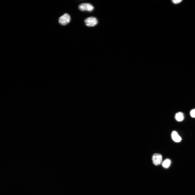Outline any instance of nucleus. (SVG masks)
Wrapping results in <instances>:
<instances>
[{"mask_svg":"<svg viewBox=\"0 0 195 195\" xmlns=\"http://www.w3.org/2000/svg\"><path fill=\"white\" fill-rule=\"evenodd\" d=\"M152 160L154 165L156 166L159 165L162 162V155L159 153H155L153 155Z\"/></svg>","mask_w":195,"mask_h":195,"instance_id":"1","label":"nucleus"},{"mask_svg":"<svg viewBox=\"0 0 195 195\" xmlns=\"http://www.w3.org/2000/svg\"><path fill=\"white\" fill-rule=\"evenodd\" d=\"M70 20V17L69 14H65L59 18V22L60 24L65 25L69 23Z\"/></svg>","mask_w":195,"mask_h":195,"instance_id":"2","label":"nucleus"},{"mask_svg":"<svg viewBox=\"0 0 195 195\" xmlns=\"http://www.w3.org/2000/svg\"><path fill=\"white\" fill-rule=\"evenodd\" d=\"M85 22L87 26L93 27L97 24L98 21L96 18L92 17L86 18L85 20Z\"/></svg>","mask_w":195,"mask_h":195,"instance_id":"3","label":"nucleus"},{"mask_svg":"<svg viewBox=\"0 0 195 195\" xmlns=\"http://www.w3.org/2000/svg\"><path fill=\"white\" fill-rule=\"evenodd\" d=\"M79 9L82 11H87L91 12L94 9V7L92 4L88 3H84L80 4Z\"/></svg>","mask_w":195,"mask_h":195,"instance_id":"4","label":"nucleus"},{"mask_svg":"<svg viewBox=\"0 0 195 195\" xmlns=\"http://www.w3.org/2000/svg\"><path fill=\"white\" fill-rule=\"evenodd\" d=\"M172 137L173 140L176 142H180L181 140V137L175 131L173 132L172 134Z\"/></svg>","mask_w":195,"mask_h":195,"instance_id":"5","label":"nucleus"},{"mask_svg":"<svg viewBox=\"0 0 195 195\" xmlns=\"http://www.w3.org/2000/svg\"><path fill=\"white\" fill-rule=\"evenodd\" d=\"M175 117L176 120L178 122H181V121H183L184 119V114L182 112H179L176 113Z\"/></svg>","mask_w":195,"mask_h":195,"instance_id":"6","label":"nucleus"},{"mask_svg":"<svg viewBox=\"0 0 195 195\" xmlns=\"http://www.w3.org/2000/svg\"><path fill=\"white\" fill-rule=\"evenodd\" d=\"M171 163L170 160L169 159L165 160L163 163L162 165L163 167L167 168L169 167Z\"/></svg>","mask_w":195,"mask_h":195,"instance_id":"7","label":"nucleus"},{"mask_svg":"<svg viewBox=\"0 0 195 195\" xmlns=\"http://www.w3.org/2000/svg\"><path fill=\"white\" fill-rule=\"evenodd\" d=\"M190 114L192 117L195 118V109H194L191 111Z\"/></svg>","mask_w":195,"mask_h":195,"instance_id":"8","label":"nucleus"},{"mask_svg":"<svg viewBox=\"0 0 195 195\" xmlns=\"http://www.w3.org/2000/svg\"><path fill=\"white\" fill-rule=\"evenodd\" d=\"M182 1L181 0H172V2L174 4H177L180 3Z\"/></svg>","mask_w":195,"mask_h":195,"instance_id":"9","label":"nucleus"}]
</instances>
